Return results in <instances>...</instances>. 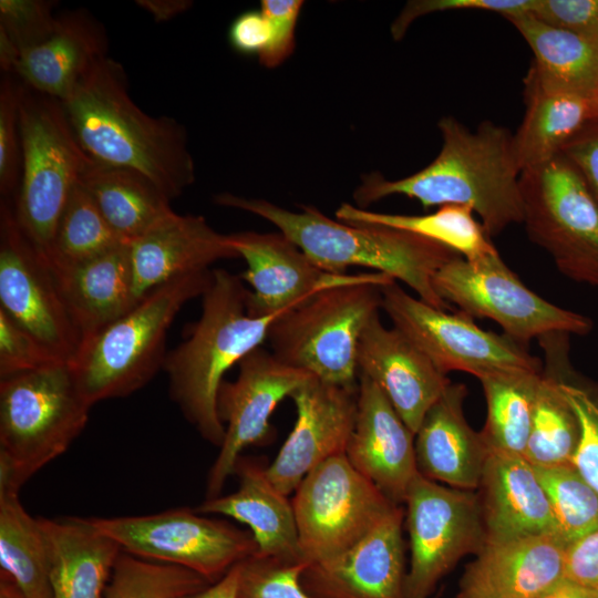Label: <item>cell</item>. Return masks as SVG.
Returning <instances> with one entry per match:
<instances>
[{
  "instance_id": "cell-1",
  "label": "cell",
  "mask_w": 598,
  "mask_h": 598,
  "mask_svg": "<svg viewBox=\"0 0 598 598\" xmlns=\"http://www.w3.org/2000/svg\"><path fill=\"white\" fill-rule=\"evenodd\" d=\"M442 146L423 169L391 181L379 173L363 176L353 193L357 207L388 196L416 199L424 209L466 206L477 214L488 237L524 219L522 171L513 148V134L491 121L474 131L453 116L437 123Z\"/></svg>"
},
{
  "instance_id": "cell-2",
  "label": "cell",
  "mask_w": 598,
  "mask_h": 598,
  "mask_svg": "<svg viewBox=\"0 0 598 598\" xmlns=\"http://www.w3.org/2000/svg\"><path fill=\"white\" fill-rule=\"evenodd\" d=\"M61 102L76 140L94 163L144 175L171 202L194 183L184 126L141 110L117 61L100 60Z\"/></svg>"
},
{
  "instance_id": "cell-3",
  "label": "cell",
  "mask_w": 598,
  "mask_h": 598,
  "mask_svg": "<svg viewBox=\"0 0 598 598\" xmlns=\"http://www.w3.org/2000/svg\"><path fill=\"white\" fill-rule=\"evenodd\" d=\"M215 203L255 214L274 224L323 270L343 275L353 266L401 280L427 305L447 310L450 305L434 290L435 272L457 256L452 249L425 237L369 224H349L331 219L318 208L302 206L288 210L266 199L230 193L215 196Z\"/></svg>"
},
{
  "instance_id": "cell-4",
  "label": "cell",
  "mask_w": 598,
  "mask_h": 598,
  "mask_svg": "<svg viewBox=\"0 0 598 598\" xmlns=\"http://www.w3.org/2000/svg\"><path fill=\"white\" fill-rule=\"evenodd\" d=\"M249 290L240 276L214 269L202 296V315L187 338L167 352L163 370L171 399L203 439L220 447L225 425L217 413V393L224 374L260 347L275 319L248 313Z\"/></svg>"
},
{
  "instance_id": "cell-5",
  "label": "cell",
  "mask_w": 598,
  "mask_h": 598,
  "mask_svg": "<svg viewBox=\"0 0 598 598\" xmlns=\"http://www.w3.org/2000/svg\"><path fill=\"white\" fill-rule=\"evenodd\" d=\"M212 280V269L172 279L82 341L70 365L86 401L94 405L131 395L163 370L168 329L182 308L202 297Z\"/></svg>"
},
{
  "instance_id": "cell-6",
  "label": "cell",
  "mask_w": 598,
  "mask_h": 598,
  "mask_svg": "<svg viewBox=\"0 0 598 598\" xmlns=\"http://www.w3.org/2000/svg\"><path fill=\"white\" fill-rule=\"evenodd\" d=\"M91 404L70 363L0 379V492L19 493L84 430Z\"/></svg>"
},
{
  "instance_id": "cell-7",
  "label": "cell",
  "mask_w": 598,
  "mask_h": 598,
  "mask_svg": "<svg viewBox=\"0 0 598 598\" xmlns=\"http://www.w3.org/2000/svg\"><path fill=\"white\" fill-rule=\"evenodd\" d=\"M381 287L363 281L312 295L271 323L267 337L271 352L322 382L357 388L359 341L382 309Z\"/></svg>"
},
{
  "instance_id": "cell-8",
  "label": "cell",
  "mask_w": 598,
  "mask_h": 598,
  "mask_svg": "<svg viewBox=\"0 0 598 598\" xmlns=\"http://www.w3.org/2000/svg\"><path fill=\"white\" fill-rule=\"evenodd\" d=\"M21 175L17 219L45 258L72 189L94 164L81 147L62 102L23 84L20 100Z\"/></svg>"
},
{
  "instance_id": "cell-9",
  "label": "cell",
  "mask_w": 598,
  "mask_h": 598,
  "mask_svg": "<svg viewBox=\"0 0 598 598\" xmlns=\"http://www.w3.org/2000/svg\"><path fill=\"white\" fill-rule=\"evenodd\" d=\"M528 238L567 278L598 287V203L575 167L558 154L520 174Z\"/></svg>"
},
{
  "instance_id": "cell-10",
  "label": "cell",
  "mask_w": 598,
  "mask_h": 598,
  "mask_svg": "<svg viewBox=\"0 0 598 598\" xmlns=\"http://www.w3.org/2000/svg\"><path fill=\"white\" fill-rule=\"evenodd\" d=\"M437 296L468 317L495 321L516 342L549 333L585 336L592 322L556 306L526 287L498 251L467 260L460 255L444 264L432 280Z\"/></svg>"
},
{
  "instance_id": "cell-11",
  "label": "cell",
  "mask_w": 598,
  "mask_h": 598,
  "mask_svg": "<svg viewBox=\"0 0 598 598\" xmlns=\"http://www.w3.org/2000/svg\"><path fill=\"white\" fill-rule=\"evenodd\" d=\"M291 503L301 557L309 565L346 551L398 506L346 454L309 472Z\"/></svg>"
},
{
  "instance_id": "cell-12",
  "label": "cell",
  "mask_w": 598,
  "mask_h": 598,
  "mask_svg": "<svg viewBox=\"0 0 598 598\" xmlns=\"http://www.w3.org/2000/svg\"><path fill=\"white\" fill-rule=\"evenodd\" d=\"M89 519L97 530L115 540L123 551L185 567L212 584L257 553L250 532L224 520L203 517L188 508Z\"/></svg>"
},
{
  "instance_id": "cell-13",
  "label": "cell",
  "mask_w": 598,
  "mask_h": 598,
  "mask_svg": "<svg viewBox=\"0 0 598 598\" xmlns=\"http://www.w3.org/2000/svg\"><path fill=\"white\" fill-rule=\"evenodd\" d=\"M404 504L411 551L405 598H429L461 558L486 545L478 496L417 473Z\"/></svg>"
},
{
  "instance_id": "cell-14",
  "label": "cell",
  "mask_w": 598,
  "mask_h": 598,
  "mask_svg": "<svg viewBox=\"0 0 598 598\" xmlns=\"http://www.w3.org/2000/svg\"><path fill=\"white\" fill-rule=\"evenodd\" d=\"M382 309L404 333L447 374L470 373L477 379L498 371L542 372L540 360L506 334L477 327L463 312L450 313L408 293L396 281L381 287Z\"/></svg>"
},
{
  "instance_id": "cell-15",
  "label": "cell",
  "mask_w": 598,
  "mask_h": 598,
  "mask_svg": "<svg viewBox=\"0 0 598 598\" xmlns=\"http://www.w3.org/2000/svg\"><path fill=\"white\" fill-rule=\"evenodd\" d=\"M0 310L60 361L74 359L80 334L50 265L21 228L8 199L0 204Z\"/></svg>"
},
{
  "instance_id": "cell-16",
  "label": "cell",
  "mask_w": 598,
  "mask_h": 598,
  "mask_svg": "<svg viewBox=\"0 0 598 598\" xmlns=\"http://www.w3.org/2000/svg\"><path fill=\"white\" fill-rule=\"evenodd\" d=\"M238 367L236 381H223L217 393L225 439L207 476L206 498L220 495L244 448L272 441L275 430L269 419L276 406L313 377L261 347L245 355Z\"/></svg>"
},
{
  "instance_id": "cell-17",
  "label": "cell",
  "mask_w": 598,
  "mask_h": 598,
  "mask_svg": "<svg viewBox=\"0 0 598 598\" xmlns=\"http://www.w3.org/2000/svg\"><path fill=\"white\" fill-rule=\"evenodd\" d=\"M227 236L237 256L247 264L240 278L251 288L247 310L254 317L283 313L330 287L363 281L384 286L396 281L382 272L330 274L281 233L241 231Z\"/></svg>"
},
{
  "instance_id": "cell-18",
  "label": "cell",
  "mask_w": 598,
  "mask_h": 598,
  "mask_svg": "<svg viewBox=\"0 0 598 598\" xmlns=\"http://www.w3.org/2000/svg\"><path fill=\"white\" fill-rule=\"evenodd\" d=\"M290 398L297 412L295 426L267 466L269 480L286 496L315 467L346 454L357 419L358 386L330 384L312 377Z\"/></svg>"
},
{
  "instance_id": "cell-19",
  "label": "cell",
  "mask_w": 598,
  "mask_h": 598,
  "mask_svg": "<svg viewBox=\"0 0 598 598\" xmlns=\"http://www.w3.org/2000/svg\"><path fill=\"white\" fill-rule=\"evenodd\" d=\"M404 517L398 505L352 547L309 565L303 589L312 598H405Z\"/></svg>"
},
{
  "instance_id": "cell-20",
  "label": "cell",
  "mask_w": 598,
  "mask_h": 598,
  "mask_svg": "<svg viewBox=\"0 0 598 598\" xmlns=\"http://www.w3.org/2000/svg\"><path fill=\"white\" fill-rule=\"evenodd\" d=\"M357 364L360 374L383 391L414 435L426 412L451 384L404 333L384 327L379 313L362 332Z\"/></svg>"
},
{
  "instance_id": "cell-21",
  "label": "cell",
  "mask_w": 598,
  "mask_h": 598,
  "mask_svg": "<svg viewBox=\"0 0 598 598\" xmlns=\"http://www.w3.org/2000/svg\"><path fill=\"white\" fill-rule=\"evenodd\" d=\"M414 439L383 391L360 374L357 419L346 456L396 505L404 504L419 473Z\"/></svg>"
},
{
  "instance_id": "cell-22",
  "label": "cell",
  "mask_w": 598,
  "mask_h": 598,
  "mask_svg": "<svg viewBox=\"0 0 598 598\" xmlns=\"http://www.w3.org/2000/svg\"><path fill=\"white\" fill-rule=\"evenodd\" d=\"M477 496L486 545L540 535L559 538L548 496L523 455L491 451Z\"/></svg>"
},
{
  "instance_id": "cell-23",
  "label": "cell",
  "mask_w": 598,
  "mask_h": 598,
  "mask_svg": "<svg viewBox=\"0 0 598 598\" xmlns=\"http://www.w3.org/2000/svg\"><path fill=\"white\" fill-rule=\"evenodd\" d=\"M566 550L554 535L487 544L466 566L455 598H539L565 577Z\"/></svg>"
},
{
  "instance_id": "cell-24",
  "label": "cell",
  "mask_w": 598,
  "mask_h": 598,
  "mask_svg": "<svg viewBox=\"0 0 598 598\" xmlns=\"http://www.w3.org/2000/svg\"><path fill=\"white\" fill-rule=\"evenodd\" d=\"M130 251L137 300L172 279L238 257L228 236L217 233L203 216L175 212L133 240Z\"/></svg>"
},
{
  "instance_id": "cell-25",
  "label": "cell",
  "mask_w": 598,
  "mask_h": 598,
  "mask_svg": "<svg viewBox=\"0 0 598 598\" xmlns=\"http://www.w3.org/2000/svg\"><path fill=\"white\" fill-rule=\"evenodd\" d=\"M466 394L463 383H451L430 408L415 433V456L424 477L476 491L491 451L464 416Z\"/></svg>"
},
{
  "instance_id": "cell-26",
  "label": "cell",
  "mask_w": 598,
  "mask_h": 598,
  "mask_svg": "<svg viewBox=\"0 0 598 598\" xmlns=\"http://www.w3.org/2000/svg\"><path fill=\"white\" fill-rule=\"evenodd\" d=\"M103 24L84 9L59 14L53 32L40 44L23 51L11 74L28 87L64 101L107 56Z\"/></svg>"
},
{
  "instance_id": "cell-27",
  "label": "cell",
  "mask_w": 598,
  "mask_h": 598,
  "mask_svg": "<svg viewBox=\"0 0 598 598\" xmlns=\"http://www.w3.org/2000/svg\"><path fill=\"white\" fill-rule=\"evenodd\" d=\"M234 474L239 480L236 492L206 498L195 511L225 515L247 525L259 556L306 563L300 553L292 503L271 483L267 466L241 455Z\"/></svg>"
},
{
  "instance_id": "cell-28",
  "label": "cell",
  "mask_w": 598,
  "mask_h": 598,
  "mask_svg": "<svg viewBox=\"0 0 598 598\" xmlns=\"http://www.w3.org/2000/svg\"><path fill=\"white\" fill-rule=\"evenodd\" d=\"M52 271L81 343L125 315L138 301L133 290L130 244Z\"/></svg>"
},
{
  "instance_id": "cell-29",
  "label": "cell",
  "mask_w": 598,
  "mask_h": 598,
  "mask_svg": "<svg viewBox=\"0 0 598 598\" xmlns=\"http://www.w3.org/2000/svg\"><path fill=\"white\" fill-rule=\"evenodd\" d=\"M38 519L49 553L52 598H103L120 545L89 518Z\"/></svg>"
},
{
  "instance_id": "cell-30",
  "label": "cell",
  "mask_w": 598,
  "mask_h": 598,
  "mask_svg": "<svg viewBox=\"0 0 598 598\" xmlns=\"http://www.w3.org/2000/svg\"><path fill=\"white\" fill-rule=\"evenodd\" d=\"M534 53L528 74L542 86L590 99L598 87V40L550 27L529 11L504 17Z\"/></svg>"
},
{
  "instance_id": "cell-31",
  "label": "cell",
  "mask_w": 598,
  "mask_h": 598,
  "mask_svg": "<svg viewBox=\"0 0 598 598\" xmlns=\"http://www.w3.org/2000/svg\"><path fill=\"white\" fill-rule=\"evenodd\" d=\"M525 114L513 134V148L520 171L544 164L592 118L590 99L553 91L525 78Z\"/></svg>"
},
{
  "instance_id": "cell-32",
  "label": "cell",
  "mask_w": 598,
  "mask_h": 598,
  "mask_svg": "<svg viewBox=\"0 0 598 598\" xmlns=\"http://www.w3.org/2000/svg\"><path fill=\"white\" fill-rule=\"evenodd\" d=\"M79 184L126 244L174 213L168 197L147 177L131 169L94 163Z\"/></svg>"
},
{
  "instance_id": "cell-33",
  "label": "cell",
  "mask_w": 598,
  "mask_h": 598,
  "mask_svg": "<svg viewBox=\"0 0 598 598\" xmlns=\"http://www.w3.org/2000/svg\"><path fill=\"white\" fill-rule=\"evenodd\" d=\"M540 344L547 368L542 371L523 456L534 466L571 464L580 437L579 422L561 389L554 350L546 339H542Z\"/></svg>"
},
{
  "instance_id": "cell-34",
  "label": "cell",
  "mask_w": 598,
  "mask_h": 598,
  "mask_svg": "<svg viewBox=\"0 0 598 598\" xmlns=\"http://www.w3.org/2000/svg\"><path fill=\"white\" fill-rule=\"evenodd\" d=\"M340 221L381 225L409 231L443 245L467 260H475L497 249L482 224L466 206L445 205L427 215H401L371 212L342 203L336 212Z\"/></svg>"
},
{
  "instance_id": "cell-35",
  "label": "cell",
  "mask_w": 598,
  "mask_h": 598,
  "mask_svg": "<svg viewBox=\"0 0 598 598\" xmlns=\"http://www.w3.org/2000/svg\"><path fill=\"white\" fill-rule=\"evenodd\" d=\"M542 372L498 371L482 384L487 415L481 434L489 451L524 455Z\"/></svg>"
},
{
  "instance_id": "cell-36",
  "label": "cell",
  "mask_w": 598,
  "mask_h": 598,
  "mask_svg": "<svg viewBox=\"0 0 598 598\" xmlns=\"http://www.w3.org/2000/svg\"><path fill=\"white\" fill-rule=\"evenodd\" d=\"M0 566L25 598H52L45 537L39 519L20 503L19 493L0 492Z\"/></svg>"
},
{
  "instance_id": "cell-37",
  "label": "cell",
  "mask_w": 598,
  "mask_h": 598,
  "mask_svg": "<svg viewBox=\"0 0 598 598\" xmlns=\"http://www.w3.org/2000/svg\"><path fill=\"white\" fill-rule=\"evenodd\" d=\"M123 243L106 223L87 192L78 184L59 218L45 260L52 269L95 258Z\"/></svg>"
},
{
  "instance_id": "cell-38",
  "label": "cell",
  "mask_w": 598,
  "mask_h": 598,
  "mask_svg": "<svg viewBox=\"0 0 598 598\" xmlns=\"http://www.w3.org/2000/svg\"><path fill=\"white\" fill-rule=\"evenodd\" d=\"M209 585L205 577L185 567L122 550L103 598H192Z\"/></svg>"
},
{
  "instance_id": "cell-39",
  "label": "cell",
  "mask_w": 598,
  "mask_h": 598,
  "mask_svg": "<svg viewBox=\"0 0 598 598\" xmlns=\"http://www.w3.org/2000/svg\"><path fill=\"white\" fill-rule=\"evenodd\" d=\"M534 467L567 548L598 529V493L573 464Z\"/></svg>"
},
{
  "instance_id": "cell-40",
  "label": "cell",
  "mask_w": 598,
  "mask_h": 598,
  "mask_svg": "<svg viewBox=\"0 0 598 598\" xmlns=\"http://www.w3.org/2000/svg\"><path fill=\"white\" fill-rule=\"evenodd\" d=\"M561 389L577 415L580 437L571 464L598 493V390L570 379L567 351L555 353Z\"/></svg>"
},
{
  "instance_id": "cell-41",
  "label": "cell",
  "mask_w": 598,
  "mask_h": 598,
  "mask_svg": "<svg viewBox=\"0 0 598 598\" xmlns=\"http://www.w3.org/2000/svg\"><path fill=\"white\" fill-rule=\"evenodd\" d=\"M308 566L254 554L238 563L237 598H312L301 585Z\"/></svg>"
},
{
  "instance_id": "cell-42",
  "label": "cell",
  "mask_w": 598,
  "mask_h": 598,
  "mask_svg": "<svg viewBox=\"0 0 598 598\" xmlns=\"http://www.w3.org/2000/svg\"><path fill=\"white\" fill-rule=\"evenodd\" d=\"M23 83L6 73L0 83V193L8 199L18 192L21 175L20 100Z\"/></svg>"
},
{
  "instance_id": "cell-43",
  "label": "cell",
  "mask_w": 598,
  "mask_h": 598,
  "mask_svg": "<svg viewBox=\"0 0 598 598\" xmlns=\"http://www.w3.org/2000/svg\"><path fill=\"white\" fill-rule=\"evenodd\" d=\"M54 7L55 2L44 0H1L0 33L21 54L53 32L59 17Z\"/></svg>"
},
{
  "instance_id": "cell-44",
  "label": "cell",
  "mask_w": 598,
  "mask_h": 598,
  "mask_svg": "<svg viewBox=\"0 0 598 598\" xmlns=\"http://www.w3.org/2000/svg\"><path fill=\"white\" fill-rule=\"evenodd\" d=\"M56 362L63 361L0 310V379Z\"/></svg>"
},
{
  "instance_id": "cell-45",
  "label": "cell",
  "mask_w": 598,
  "mask_h": 598,
  "mask_svg": "<svg viewBox=\"0 0 598 598\" xmlns=\"http://www.w3.org/2000/svg\"><path fill=\"white\" fill-rule=\"evenodd\" d=\"M534 0H413L409 1L391 25L394 40L404 37L417 18L443 11L476 10L499 13L503 17L528 12Z\"/></svg>"
},
{
  "instance_id": "cell-46",
  "label": "cell",
  "mask_w": 598,
  "mask_h": 598,
  "mask_svg": "<svg viewBox=\"0 0 598 598\" xmlns=\"http://www.w3.org/2000/svg\"><path fill=\"white\" fill-rule=\"evenodd\" d=\"M303 1L264 0L260 11L270 27V39L265 50L258 55L266 68L281 64L295 49V31Z\"/></svg>"
},
{
  "instance_id": "cell-47",
  "label": "cell",
  "mask_w": 598,
  "mask_h": 598,
  "mask_svg": "<svg viewBox=\"0 0 598 598\" xmlns=\"http://www.w3.org/2000/svg\"><path fill=\"white\" fill-rule=\"evenodd\" d=\"M529 12L550 27L598 40V0H534Z\"/></svg>"
},
{
  "instance_id": "cell-48",
  "label": "cell",
  "mask_w": 598,
  "mask_h": 598,
  "mask_svg": "<svg viewBox=\"0 0 598 598\" xmlns=\"http://www.w3.org/2000/svg\"><path fill=\"white\" fill-rule=\"evenodd\" d=\"M598 203V118L589 120L561 148Z\"/></svg>"
},
{
  "instance_id": "cell-49",
  "label": "cell",
  "mask_w": 598,
  "mask_h": 598,
  "mask_svg": "<svg viewBox=\"0 0 598 598\" xmlns=\"http://www.w3.org/2000/svg\"><path fill=\"white\" fill-rule=\"evenodd\" d=\"M228 39L236 51L259 55L269 42L270 27L261 11H246L231 23Z\"/></svg>"
},
{
  "instance_id": "cell-50",
  "label": "cell",
  "mask_w": 598,
  "mask_h": 598,
  "mask_svg": "<svg viewBox=\"0 0 598 598\" xmlns=\"http://www.w3.org/2000/svg\"><path fill=\"white\" fill-rule=\"evenodd\" d=\"M565 576L598 589V529L567 548Z\"/></svg>"
},
{
  "instance_id": "cell-51",
  "label": "cell",
  "mask_w": 598,
  "mask_h": 598,
  "mask_svg": "<svg viewBox=\"0 0 598 598\" xmlns=\"http://www.w3.org/2000/svg\"><path fill=\"white\" fill-rule=\"evenodd\" d=\"M539 598H598V589L565 576Z\"/></svg>"
},
{
  "instance_id": "cell-52",
  "label": "cell",
  "mask_w": 598,
  "mask_h": 598,
  "mask_svg": "<svg viewBox=\"0 0 598 598\" xmlns=\"http://www.w3.org/2000/svg\"><path fill=\"white\" fill-rule=\"evenodd\" d=\"M238 564L231 567L219 580L192 598H237Z\"/></svg>"
},
{
  "instance_id": "cell-53",
  "label": "cell",
  "mask_w": 598,
  "mask_h": 598,
  "mask_svg": "<svg viewBox=\"0 0 598 598\" xmlns=\"http://www.w3.org/2000/svg\"><path fill=\"white\" fill-rule=\"evenodd\" d=\"M136 3L148 11L156 21L169 20L190 7V2L184 0H140Z\"/></svg>"
},
{
  "instance_id": "cell-54",
  "label": "cell",
  "mask_w": 598,
  "mask_h": 598,
  "mask_svg": "<svg viewBox=\"0 0 598 598\" xmlns=\"http://www.w3.org/2000/svg\"><path fill=\"white\" fill-rule=\"evenodd\" d=\"M0 598H25L18 584L7 574L0 571Z\"/></svg>"
},
{
  "instance_id": "cell-55",
  "label": "cell",
  "mask_w": 598,
  "mask_h": 598,
  "mask_svg": "<svg viewBox=\"0 0 598 598\" xmlns=\"http://www.w3.org/2000/svg\"><path fill=\"white\" fill-rule=\"evenodd\" d=\"M590 106L592 118H598V87L590 97Z\"/></svg>"
}]
</instances>
